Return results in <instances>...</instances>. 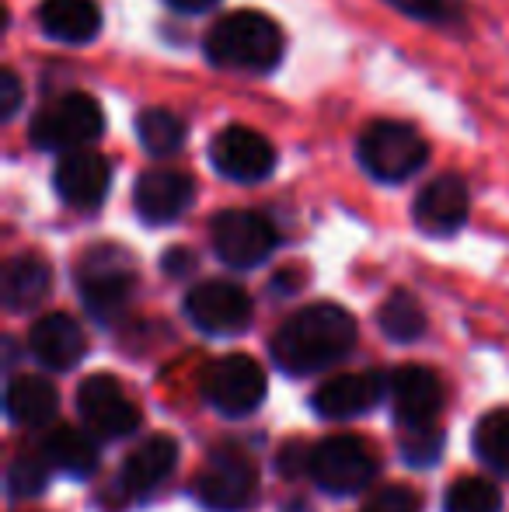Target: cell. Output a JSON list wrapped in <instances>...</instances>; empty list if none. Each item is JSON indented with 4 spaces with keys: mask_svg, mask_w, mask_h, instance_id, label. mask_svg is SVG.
Instances as JSON below:
<instances>
[{
    "mask_svg": "<svg viewBox=\"0 0 509 512\" xmlns=\"http://www.w3.org/2000/svg\"><path fill=\"white\" fill-rule=\"evenodd\" d=\"M401 18L415 25L436 28L447 35H468L471 32V7L468 0H381Z\"/></svg>",
    "mask_w": 509,
    "mask_h": 512,
    "instance_id": "d4e9b609",
    "label": "cell"
},
{
    "mask_svg": "<svg viewBox=\"0 0 509 512\" xmlns=\"http://www.w3.org/2000/svg\"><path fill=\"white\" fill-rule=\"evenodd\" d=\"M21 102H25V91H21L18 74L11 67H4L0 70V119L11 122L21 112Z\"/></svg>",
    "mask_w": 509,
    "mask_h": 512,
    "instance_id": "1f68e13d",
    "label": "cell"
},
{
    "mask_svg": "<svg viewBox=\"0 0 509 512\" xmlns=\"http://www.w3.org/2000/svg\"><path fill=\"white\" fill-rule=\"evenodd\" d=\"M503 499H499V488L485 478H461L450 485L447 502L443 509L447 512H499Z\"/></svg>",
    "mask_w": 509,
    "mask_h": 512,
    "instance_id": "83f0119b",
    "label": "cell"
},
{
    "mask_svg": "<svg viewBox=\"0 0 509 512\" xmlns=\"http://www.w3.org/2000/svg\"><path fill=\"white\" fill-rule=\"evenodd\" d=\"M178 460V443L171 436H150L136 446L123 464V488L129 495H150Z\"/></svg>",
    "mask_w": 509,
    "mask_h": 512,
    "instance_id": "ffe728a7",
    "label": "cell"
},
{
    "mask_svg": "<svg viewBox=\"0 0 509 512\" xmlns=\"http://www.w3.org/2000/svg\"><path fill=\"white\" fill-rule=\"evenodd\" d=\"M133 129H136L140 147L147 150L150 157L178 154V150L185 147V140H189V122H185V115L175 112V108H164V105L140 108Z\"/></svg>",
    "mask_w": 509,
    "mask_h": 512,
    "instance_id": "603a6c76",
    "label": "cell"
},
{
    "mask_svg": "<svg viewBox=\"0 0 509 512\" xmlns=\"http://www.w3.org/2000/svg\"><path fill=\"white\" fill-rule=\"evenodd\" d=\"M168 11L175 14H185V18H196V14H210L213 7L220 4V0H161Z\"/></svg>",
    "mask_w": 509,
    "mask_h": 512,
    "instance_id": "d6a6232c",
    "label": "cell"
},
{
    "mask_svg": "<svg viewBox=\"0 0 509 512\" xmlns=\"http://www.w3.org/2000/svg\"><path fill=\"white\" fill-rule=\"evenodd\" d=\"M192 265H196V258H192L185 248H175V251H168V255H164V272H171V276H185Z\"/></svg>",
    "mask_w": 509,
    "mask_h": 512,
    "instance_id": "836d02e7",
    "label": "cell"
},
{
    "mask_svg": "<svg viewBox=\"0 0 509 512\" xmlns=\"http://www.w3.org/2000/svg\"><path fill=\"white\" fill-rule=\"evenodd\" d=\"M60 408V394L49 380L42 377H14L7 387V415L14 425H25V429H39L56 418Z\"/></svg>",
    "mask_w": 509,
    "mask_h": 512,
    "instance_id": "44dd1931",
    "label": "cell"
},
{
    "mask_svg": "<svg viewBox=\"0 0 509 512\" xmlns=\"http://www.w3.org/2000/svg\"><path fill=\"white\" fill-rule=\"evenodd\" d=\"M391 398L401 429H426L443 408L440 377L426 366H398L391 377Z\"/></svg>",
    "mask_w": 509,
    "mask_h": 512,
    "instance_id": "e0dca14e",
    "label": "cell"
},
{
    "mask_svg": "<svg viewBox=\"0 0 509 512\" xmlns=\"http://www.w3.org/2000/svg\"><path fill=\"white\" fill-rule=\"evenodd\" d=\"M429 140L405 119H374L356 136V161L374 182L401 185L429 164Z\"/></svg>",
    "mask_w": 509,
    "mask_h": 512,
    "instance_id": "3957f363",
    "label": "cell"
},
{
    "mask_svg": "<svg viewBox=\"0 0 509 512\" xmlns=\"http://www.w3.org/2000/svg\"><path fill=\"white\" fill-rule=\"evenodd\" d=\"M28 349H32V356L39 359L46 370L63 373V370H74V366L81 363L88 342H84L81 324H77L70 314H60V310H56V314H46L32 324V331H28Z\"/></svg>",
    "mask_w": 509,
    "mask_h": 512,
    "instance_id": "ac0fdd59",
    "label": "cell"
},
{
    "mask_svg": "<svg viewBox=\"0 0 509 512\" xmlns=\"http://www.w3.org/2000/svg\"><path fill=\"white\" fill-rule=\"evenodd\" d=\"M74 279L84 307L98 321L123 314L136 293V265L129 258V251L119 248V244H98V248L84 251Z\"/></svg>",
    "mask_w": 509,
    "mask_h": 512,
    "instance_id": "5b68a950",
    "label": "cell"
},
{
    "mask_svg": "<svg viewBox=\"0 0 509 512\" xmlns=\"http://www.w3.org/2000/svg\"><path fill=\"white\" fill-rule=\"evenodd\" d=\"M49 478V460L39 453H18L7 471V485H11L14 499H28V495H39L46 488Z\"/></svg>",
    "mask_w": 509,
    "mask_h": 512,
    "instance_id": "f1b7e54d",
    "label": "cell"
},
{
    "mask_svg": "<svg viewBox=\"0 0 509 512\" xmlns=\"http://www.w3.org/2000/svg\"><path fill=\"white\" fill-rule=\"evenodd\" d=\"M471 213V192L468 182L454 171L436 175L433 182H426L419 189L412 203V220L419 230H426L429 237H450L468 223Z\"/></svg>",
    "mask_w": 509,
    "mask_h": 512,
    "instance_id": "4fadbf2b",
    "label": "cell"
},
{
    "mask_svg": "<svg viewBox=\"0 0 509 512\" xmlns=\"http://www.w3.org/2000/svg\"><path fill=\"white\" fill-rule=\"evenodd\" d=\"M206 157H210L213 171L227 182L238 185H258L272 178L279 164V154L272 140L245 122H231V126L217 129L206 143Z\"/></svg>",
    "mask_w": 509,
    "mask_h": 512,
    "instance_id": "8992f818",
    "label": "cell"
},
{
    "mask_svg": "<svg viewBox=\"0 0 509 512\" xmlns=\"http://www.w3.org/2000/svg\"><path fill=\"white\" fill-rule=\"evenodd\" d=\"M105 133V112L88 91H63L28 119V143L42 154L67 157L77 150H95Z\"/></svg>",
    "mask_w": 509,
    "mask_h": 512,
    "instance_id": "277c9868",
    "label": "cell"
},
{
    "mask_svg": "<svg viewBox=\"0 0 509 512\" xmlns=\"http://www.w3.org/2000/svg\"><path fill=\"white\" fill-rule=\"evenodd\" d=\"M185 314L206 335H238L252 324V297L238 283L206 279L185 293Z\"/></svg>",
    "mask_w": 509,
    "mask_h": 512,
    "instance_id": "8fae6325",
    "label": "cell"
},
{
    "mask_svg": "<svg viewBox=\"0 0 509 512\" xmlns=\"http://www.w3.org/2000/svg\"><path fill=\"white\" fill-rule=\"evenodd\" d=\"M196 203V178L182 168H147L133 185L136 216L150 227H164L185 216V209Z\"/></svg>",
    "mask_w": 509,
    "mask_h": 512,
    "instance_id": "7c38bea8",
    "label": "cell"
},
{
    "mask_svg": "<svg viewBox=\"0 0 509 512\" xmlns=\"http://www.w3.org/2000/svg\"><path fill=\"white\" fill-rule=\"evenodd\" d=\"M210 244L231 269H255L276 251V227L255 209H224L210 220Z\"/></svg>",
    "mask_w": 509,
    "mask_h": 512,
    "instance_id": "9c48e42d",
    "label": "cell"
},
{
    "mask_svg": "<svg viewBox=\"0 0 509 512\" xmlns=\"http://www.w3.org/2000/svg\"><path fill=\"white\" fill-rule=\"evenodd\" d=\"M196 495L213 512H241L258 495V471L245 450L220 446L206 457L196 481Z\"/></svg>",
    "mask_w": 509,
    "mask_h": 512,
    "instance_id": "ba28073f",
    "label": "cell"
},
{
    "mask_svg": "<svg viewBox=\"0 0 509 512\" xmlns=\"http://www.w3.org/2000/svg\"><path fill=\"white\" fill-rule=\"evenodd\" d=\"M384 380L377 373H342L314 391V411L321 418H356L381 401Z\"/></svg>",
    "mask_w": 509,
    "mask_h": 512,
    "instance_id": "d6986e66",
    "label": "cell"
},
{
    "mask_svg": "<svg viewBox=\"0 0 509 512\" xmlns=\"http://www.w3.org/2000/svg\"><path fill=\"white\" fill-rule=\"evenodd\" d=\"M203 60L227 74L269 77L286 56V32L272 14L241 7L227 11L203 32Z\"/></svg>",
    "mask_w": 509,
    "mask_h": 512,
    "instance_id": "6da1fadb",
    "label": "cell"
},
{
    "mask_svg": "<svg viewBox=\"0 0 509 512\" xmlns=\"http://www.w3.org/2000/svg\"><path fill=\"white\" fill-rule=\"evenodd\" d=\"M356 345V321L339 304H311L290 317L272 338V356L293 377L339 363Z\"/></svg>",
    "mask_w": 509,
    "mask_h": 512,
    "instance_id": "7a4b0ae2",
    "label": "cell"
},
{
    "mask_svg": "<svg viewBox=\"0 0 509 512\" xmlns=\"http://www.w3.org/2000/svg\"><path fill=\"white\" fill-rule=\"evenodd\" d=\"M475 453L509 478V408L489 411L475 429Z\"/></svg>",
    "mask_w": 509,
    "mask_h": 512,
    "instance_id": "4316f807",
    "label": "cell"
},
{
    "mask_svg": "<svg viewBox=\"0 0 509 512\" xmlns=\"http://www.w3.org/2000/svg\"><path fill=\"white\" fill-rule=\"evenodd\" d=\"M77 408L84 422L102 436H129L140 425V411L129 401L123 384L109 373H95L77 387Z\"/></svg>",
    "mask_w": 509,
    "mask_h": 512,
    "instance_id": "9a60e30c",
    "label": "cell"
},
{
    "mask_svg": "<svg viewBox=\"0 0 509 512\" xmlns=\"http://www.w3.org/2000/svg\"><path fill=\"white\" fill-rule=\"evenodd\" d=\"M377 324L394 342H415L426 331V310L408 290H394L377 310Z\"/></svg>",
    "mask_w": 509,
    "mask_h": 512,
    "instance_id": "484cf974",
    "label": "cell"
},
{
    "mask_svg": "<svg viewBox=\"0 0 509 512\" xmlns=\"http://www.w3.org/2000/svg\"><path fill=\"white\" fill-rule=\"evenodd\" d=\"M112 185V164L98 150H77L56 161L53 168V189L70 209H98L109 196Z\"/></svg>",
    "mask_w": 509,
    "mask_h": 512,
    "instance_id": "5bb4252c",
    "label": "cell"
},
{
    "mask_svg": "<svg viewBox=\"0 0 509 512\" xmlns=\"http://www.w3.org/2000/svg\"><path fill=\"white\" fill-rule=\"evenodd\" d=\"M35 25L49 42L60 46H91L102 35L105 14L98 0H39Z\"/></svg>",
    "mask_w": 509,
    "mask_h": 512,
    "instance_id": "2e32d148",
    "label": "cell"
},
{
    "mask_svg": "<svg viewBox=\"0 0 509 512\" xmlns=\"http://www.w3.org/2000/svg\"><path fill=\"white\" fill-rule=\"evenodd\" d=\"M440 432L436 425H426V429H405V439H401V450H405L408 464H433L436 453H440Z\"/></svg>",
    "mask_w": 509,
    "mask_h": 512,
    "instance_id": "f546056e",
    "label": "cell"
},
{
    "mask_svg": "<svg viewBox=\"0 0 509 512\" xmlns=\"http://www.w3.org/2000/svg\"><path fill=\"white\" fill-rule=\"evenodd\" d=\"M311 478L318 481L325 492L349 495L367 488L377 478V450L360 436H328L307 457Z\"/></svg>",
    "mask_w": 509,
    "mask_h": 512,
    "instance_id": "52a82bcc",
    "label": "cell"
},
{
    "mask_svg": "<svg viewBox=\"0 0 509 512\" xmlns=\"http://www.w3.org/2000/svg\"><path fill=\"white\" fill-rule=\"evenodd\" d=\"M422 509V495L408 485H387L370 499L367 512H419Z\"/></svg>",
    "mask_w": 509,
    "mask_h": 512,
    "instance_id": "4dcf8cb0",
    "label": "cell"
},
{
    "mask_svg": "<svg viewBox=\"0 0 509 512\" xmlns=\"http://www.w3.org/2000/svg\"><path fill=\"white\" fill-rule=\"evenodd\" d=\"M203 394L224 415H252L265 398V370L245 352H234L210 363L203 377Z\"/></svg>",
    "mask_w": 509,
    "mask_h": 512,
    "instance_id": "30bf717a",
    "label": "cell"
},
{
    "mask_svg": "<svg viewBox=\"0 0 509 512\" xmlns=\"http://www.w3.org/2000/svg\"><path fill=\"white\" fill-rule=\"evenodd\" d=\"M42 457H46L49 467H56V471L84 478V474L95 471L98 446L91 443V436L74 429V425H56V429L42 439Z\"/></svg>",
    "mask_w": 509,
    "mask_h": 512,
    "instance_id": "cb8c5ba5",
    "label": "cell"
},
{
    "mask_svg": "<svg viewBox=\"0 0 509 512\" xmlns=\"http://www.w3.org/2000/svg\"><path fill=\"white\" fill-rule=\"evenodd\" d=\"M53 286V272L42 262L39 255H14L4 265V304L11 310H32L35 304H42Z\"/></svg>",
    "mask_w": 509,
    "mask_h": 512,
    "instance_id": "7402d4cb",
    "label": "cell"
}]
</instances>
